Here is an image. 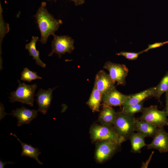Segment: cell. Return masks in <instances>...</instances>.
<instances>
[{"mask_svg":"<svg viewBox=\"0 0 168 168\" xmlns=\"http://www.w3.org/2000/svg\"><path fill=\"white\" fill-rule=\"evenodd\" d=\"M13 163L12 161H9L7 162H4L2 161L1 160H0V168H4V166L7 164H13Z\"/></svg>","mask_w":168,"mask_h":168,"instance_id":"obj_29","label":"cell"},{"mask_svg":"<svg viewBox=\"0 0 168 168\" xmlns=\"http://www.w3.org/2000/svg\"><path fill=\"white\" fill-rule=\"evenodd\" d=\"M168 43V40L163 42H156L152 44H148L147 48L142 51L143 53L147 52L150 49L160 47Z\"/></svg>","mask_w":168,"mask_h":168,"instance_id":"obj_26","label":"cell"},{"mask_svg":"<svg viewBox=\"0 0 168 168\" xmlns=\"http://www.w3.org/2000/svg\"><path fill=\"white\" fill-rule=\"evenodd\" d=\"M115 83L109 74L104 70H101L96 75L94 86L103 95L108 92L115 87Z\"/></svg>","mask_w":168,"mask_h":168,"instance_id":"obj_12","label":"cell"},{"mask_svg":"<svg viewBox=\"0 0 168 168\" xmlns=\"http://www.w3.org/2000/svg\"><path fill=\"white\" fill-rule=\"evenodd\" d=\"M90 134L93 142L103 140H110L120 145L126 140L117 132L113 126L94 124L91 127Z\"/></svg>","mask_w":168,"mask_h":168,"instance_id":"obj_2","label":"cell"},{"mask_svg":"<svg viewBox=\"0 0 168 168\" xmlns=\"http://www.w3.org/2000/svg\"><path fill=\"white\" fill-rule=\"evenodd\" d=\"M46 3L42 2L36 13L34 16L40 33V41L45 44L50 35H53L62 24L61 20L57 19L50 13L46 8Z\"/></svg>","mask_w":168,"mask_h":168,"instance_id":"obj_1","label":"cell"},{"mask_svg":"<svg viewBox=\"0 0 168 168\" xmlns=\"http://www.w3.org/2000/svg\"><path fill=\"white\" fill-rule=\"evenodd\" d=\"M166 105H168V90L166 92Z\"/></svg>","mask_w":168,"mask_h":168,"instance_id":"obj_30","label":"cell"},{"mask_svg":"<svg viewBox=\"0 0 168 168\" xmlns=\"http://www.w3.org/2000/svg\"><path fill=\"white\" fill-rule=\"evenodd\" d=\"M127 96L119 92L114 87L108 92L103 95V105L111 107L122 106Z\"/></svg>","mask_w":168,"mask_h":168,"instance_id":"obj_13","label":"cell"},{"mask_svg":"<svg viewBox=\"0 0 168 168\" xmlns=\"http://www.w3.org/2000/svg\"><path fill=\"white\" fill-rule=\"evenodd\" d=\"M103 94L94 86L90 97L86 104L93 112L99 111Z\"/></svg>","mask_w":168,"mask_h":168,"instance_id":"obj_20","label":"cell"},{"mask_svg":"<svg viewBox=\"0 0 168 168\" xmlns=\"http://www.w3.org/2000/svg\"><path fill=\"white\" fill-rule=\"evenodd\" d=\"M155 91V87H152L140 92L128 95L122 107L138 103L149 97L154 96Z\"/></svg>","mask_w":168,"mask_h":168,"instance_id":"obj_14","label":"cell"},{"mask_svg":"<svg viewBox=\"0 0 168 168\" xmlns=\"http://www.w3.org/2000/svg\"><path fill=\"white\" fill-rule=\"evenodd\" d=\"M39 40L38 37L33 36L30 42L26 45L25 49L28 51L29 55L32 57L33 59L35 60L36 64L44 68L46 65L40 59L39 51L37 50L36 49V43Z\"/></svg>","mask_w":168,"mask_h":168,"instance_id":"obj_18","label":"cell"},{"mask_svg":"<svg viewBox=\"0 0 168 168\" xmlns=\"http://www.w3.org/2000/svg\"><path fill=\"white\" fill-rule=\"evenodd\" d=\"M136 119L134 115L126 114L121 111L116 112L113 127L119 134L126 140L136 131Z\"/></svg>","mask_w":168,"mask_h":168,"instance_id":"obj_3","label":"cell"},{"mask_svg":"<svg viewBox=\"0 0 168 168\" xmlns=\"http://www.w3.org/2000/svg\"><path fill=\"white\" fill-rule=\"evenodd\" d=\"M18 82L19 85L16 90L11 92L10 96L8 97L9 101L12 103L20 102L32 106L34 100L35 92L37 87V85L35 84L27 85L21 82L19 80Z\"/></svg>","mask_w":168,"mask_h":168,"instance_id":"obj_4","label":"cell"},{"mask_svg":"<svg viewBox=\"0 0 168 168\" xmlns=\"http://www.w3.org/2000/svg\"><path fill=\"white\" fill-rule=\"evenodd\" d=\"M57 87L47 90L40 88L35 94L37 97L36 101L38 105V111L44 114L47 113L52 99L53 92Z\"/></svg>","mask_w":168,"mask_h":168,"instance_id":"obj_10","label":"cell"},{"mask_svg":"<svg viewBox=\"0 0 168 168\" xmlns=\"http://www.w3.org/2000/svg\"><path fill=\"white\" fill-rule=\"evenodd\" d=\"M13 135L17 138L21 144L22 147L21 155L22 156H26L32 158L35 160L39 164H43L39 159V156L41 153L40 152L38 148L34 147L30 145L23 142L15 134H13Z\"/></svg>","mask_w":168,"mask_h":168,"instance_id":"obj_17","label":"cell"},{"mask_svg":"<svg viewBox=\"0 0 168 168\" xmlns=\"http://www.w3.org/2000/svg\"><path fill=\"white\" fill-rule=\"evenodd\" d=\"M143 53L142 51L138 53L121 51L116 53V54L119 56H123L129 60H134L137 59L138 55Z\"/></svg>","mask_w":168,"mask_h":168,"instance_id":"obj_25","label":"cell"},{"mask_svg":"<svg viewBox=\"0 0 168 168\" xmlns=\"http://www.w3.org/2000/svg\"><path fill=\"white\" fill-rule=\"evenodd\" d=\"M116 115V112L111 106L103 105L102 110L99 115L98 120L102 125L113 126Z\"/></svg>","mask_w":168,"mask_h":168,"instance_id":"obj_15","label":"cell"},{"mask_svg":"<svg viewBox=\"0 0 168 168\" xmlns=\"http://www.w3.org/2000/svg\"><path fill=\"white\" fill-rule=\"evenodd\" d=\"M154 97L160 100L161 95L168 90V71L163 77L158 85L155 87Z\"/></svg>","mask_w":168,"mask_h":168,"instance_id":"obj_21","label":"cell"},{"mask_svg":"<svg viewBox=\"0 0 168 168\" xmlns=\"http://www.w3.org/2000/svg\"><path fill=\"white\" fill-rule=\"evenodd\" d=\"M103 68L108 71L111 79L114 82H116L117 85H125V78L128 70L125 65L108 61L105 63Z\"/></svg>","mask_w":168,"mask_h":168,"instance_id":"obj_8","label":"cell"},{"mask_svg":"<svg viewBox=\"0 0 168 168\" xmlns=\"http://www.w3.org/2000/svg\"><path fill=\"white\" fill-rule=\"evenodd\" d=\"M157 129L158 128L151 123L136 119V131L141 134L145 137L153 138Z\"/></svg>","mask_w":168,"mask_h":168,"instance_id":"obj_16","label":"cell"},{"mask_svg":"<svg viewBox=\"0 0 168 168\" xmlns=\"http://www.w3.org/2000/svg\"><path fill=\"white\" fill-rule=\"evenodd\" d=\"M143 102L144 101H142L126 107H122L121 111L126 114L134 115L136 113L142 112L144 108Z\"/></svg>","mask_w":168,"mask_h":168,"instance_id":"obj_22","label":"cell"},{"mask_svg":"<svg viewBox=\"0 0 168 168\" xmlns=\"http://www.w3.org/2000/svg\"><path fill=\"white\" fill-rule=\"evenodd\" d=\"M145 137L141 134L137 132L133 133L128 139L131 143V151L133 153H140L142 148L146 144L145 143Z\"/></svg>","mask_w":168,"mask_h":168,"instance_id":"obj_19","label":"cell"},{"mask_svg":"<svg viewBox=\"0 0 168 168\" xmlns=\"http://www.w3.org/2000/svg\"><path fill=\"white\" fill-rule=\"evenodd\" d=\"M0 120L3 118H4L5 116L8 114H7L4 111V106L3 104L0 103Z\"/></svg>","mask_w":168,"mask_h":168,"instance_id":"obj_27","label":"cell"},{"mask_svg":"<svg viewBox=\"0 0 168 168\" xmlns=\"http://www.w3.org/2000/svg\"><path fill=\"white\" fill-rule=\"evenodd\" d=\"M121 145L110 140L96 142L95 153L97 162L101 163L108 160L118 149Z\"/></svg>","mask_w":168,"mask_h":168,"instance_id":"obj_7","label":"cell"},{"mask_svg":"<svg viewBox=\"0 0 168 168\" xmlns=\"http://www.w3.org/2000/svg\"><path fill=\"white\" fill-rule=\"evenodd\" d=\"M38 110L28 109L23 106L17 108L8 114L16 117L17 119V125L20 127L23 124L30 123L37 115Z\"/></svg>","mask_w":168,"mask_h":168,"instance_id":"obj_11","label":"cell"},{"mask_svg":"<svg viewBox=\"0 0 168 168\" xmlns=\"http://www.w3.org/2000/svg\"><path fill=\"white\" fill-rule=\"evenodd\" d=\"M42 79L37 75L36 72L30 70L27 67L23 69L21 73V80L24 81L30 82L33 80Z\"/></svg>","mask_w":168,"mask_h":168,"instance_id":"obj_23","label":"cell"},{"mask_svg":"<svg viewBox=\"0 0 168 168\" xmlns=\"http://www.w3.org/2000/svg\"><path fill=\"white\" fill-rule=\"evenodd\" d=\"M48 1H54L55 2L57 0H47ZM73 2L75 5L76 6L81 5L83 4L85 0H70Z\"/></svg>","mask_w":168,"mask_h":168,"instance_id":"obj_28","label":"cell"},{"mask_svg":"<svg viewBox=\"0 0 168 168\" xmlns=\"http://www.w3.org/2000/svg\"><path fill=\"white\" fill-rule=\"evenodd\" d=\"M164 112H165L167 116H168V105H166L164 109Z\"/></svg>","mask_w":168,"mask_h":168,"instance_id":"obj_31","label":"cell"},{"mask_svg":"<svg viewBox=\"0 0 168 168\" xmlns=\"http://www.w3.org/2000/svg\"><path fill=\"white\" fill-rule=\"evenodd\" d=\"M142 113L139 119L149 122L158 128L168 126L167 116L164 111L158 110L157 105L144 107Z\"/></svg>","mask_w":168,"mask_h":168,"instance_id":"obj_5","label":"cell"},{"mask_svg":"<svg viewBox=\"0 0 168 168\" xmlns=\"http://www.w3.org/2000/svg\"><path fill=\"white\" fill-rule=\"evenodd\" d=\"M0 45L2 44V42L3 38L4 37L5 34L9 32V27L8 24L6 23L4 21L3 19L2 12V10L0 4Z\"/></svg>","mask_w":168,"mask_h":168,"instance_id":"obj_24","label":"cell"},{"mask_svg":"<svg viewBox=\"0 0 168 168\" xmlns=\"http://www.w3.org/2000/svg\"><path fill=\"white\" fill-rule=\"evenodd\" d=\"M152 142L146 146L148 149H155L160 153L168 152V133L164 127L158 128Z\"/></svg>","mask_w":168,"mask_h":168,"instance_id":"obj_9","label":"cell"},{"mask_svg":"<svg viewBox=\"0 0 168 168\" xmlns=\"http://www.w3.org/2000/svg\"><path fill=\"white\" fill-rule=\"evenodd\" d=\"M53 40L52 41V51L49 56H52L54 54H57L60 58L62 54L66 53L71 54L74 49V40L67 35H57L55 34L53 35Z\"/></svg>","mask_w":168,"mask_h":168,"instance_id":"obj_6","label":"cell"}]
</instances>
